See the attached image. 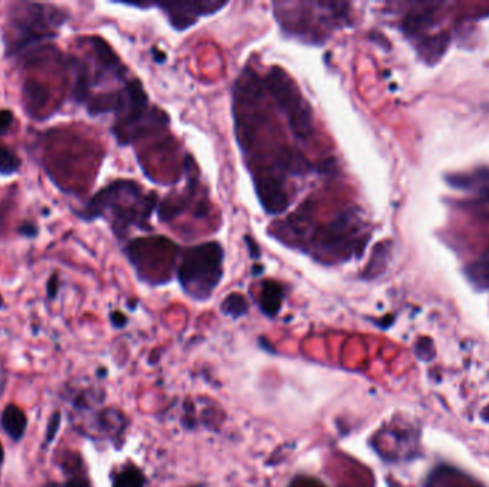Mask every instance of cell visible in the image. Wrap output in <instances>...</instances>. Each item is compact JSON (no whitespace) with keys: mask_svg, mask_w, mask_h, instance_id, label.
Masks as SVG:
<instances>
[{"mask_svg":"<svg viewBox=\"0 0 489 487\" xmlns=\"http://www.w3.org/2000/svg\"><path fill=\"white\" fill-rule=\"evenodd\" d=\"M156 202V193L143 194V190L135 181L119 180L101 190L90 201L86 218L96 219L106 211H112L116 233H125L129 226H138L148 230Z\"/></svg>","mask_w":489,"mask_h":487,"instance_id":"1","label":"cell"},{"mask_svg":"<svg viewBox=\"0 0 489 487\" xmlns=\"http://www.w3.org/2000/svg\"><path fill=\"white\" fill-rule=\"evenodd\" d=\"M275 16L283 32L311 43H324L328 36L349 21L348 4L307 2L275 4Z\"/></svg>","mask_w":489,"mask_h":487,"instance_id":"2","label":"cell"},{"mask_svg":"<svg viewBox=\"0 0 489 487\" xmlns=\"http://www.w3.org/2000/svg\"><path fill=\"white\" fill-rule=\"evenodd\" d=\"M224 247L207 242L189 247L176 264V277L185 295L197 302H207L224 277Z\"/></svg>","mask_w":489,"mask_h":487,"instance_id":"3","label":"cell"},{"mask_svg":"<svg viewBox=\"0 0 489 487\" xmlns=\"http://www.w3.org/2000/svg\"><path fill=\"white\" fill-rule=\"evenodd\" d=\"M263 87L269 91L279 112L285 116L290 133L298 142H309L315 135L314 112L309 102L282 67H270Z\"/></svg>","mask_w":489,"mask_h":487,"instance_id":"4","label":"cell"},{"mask_svg":"<svg viewBox=\"0 0 489 487\" xmlns=\"http://www.w3.org/2000/svg\"><path fill=\"white\" fill-rule=\"evenodd\" d=\"M363 223L356 208L346 209L334 220L315 230L312 249L318 254H326L336 262L359 257L366 246L369 235H362Z\"/></svg>","mask_w":489,"mask_h":487,"instance_id":"5","label":"cell"},{"mask_svg":"<svg viewBox=\"0 0 489 487\" xmlns=\"http://www.w3.org/2000/svg\"><path fill=\"white\" fill-rule=\"evenodd\" d=\"M228 5L229 4L226 2H207V0H201V2L149 4L148 8H159L166 16L170 26L177 32H183L192 28L201 18L215 15Z\"/></svg>","mask_w":489,"mask_h":487,"instance_id":"6","label":"cell"},{"mask_svg":"<svg viewBox=\"0 0 489 487\" xmlns=\"http://www.w3.org/2000/svg\"><path fill=\"white\" fill-rule=\"evenodd\" d=\"M285 287L275 280H265L258 298L259 310L269 319H275L285 302Z\"/></svg>","mask_w":489,"mask_h":487,"instance_id":"7","label":"cell"},{"mask_svg":"<svg viewBox=\"0 0 489 487\" xmlns=\"http://www.w3.org/2000/svg\"><path fill=\"white\" fill-rule=\"evenodd\" d=\"M0 425L9 437L15 442H19L26 432L28 427V418L26 415L15 405H8L0 418Z\"/></svg>","mask_w":489,"mask_h":487,"instance_id":"8","label":"cell"},{"mask_svg":"<svg viewBox=\"0 0 489 487\" xmlns=\"http://www.w3.org/2000/svg\"><path fill=\"white\" fill-rule=\"evenodd\" d=\"M449 43H451V36L446 32L439 33L434 38H427L419 45V52H421L422 59L428 65H436L442 59V56L446 53Z\"/></svg>","mask_w":489,"mask_h":487,"instance_id":"9","label":"cell"},{"mask_svg":"<svg viewBox=\"0 0 489 487\" xmlns=\"http://www.w3.org/2000/svg\"><path fill=\"white\" fill-rule=\"evenodd\" d=\"M146 483L143 471L138 466L128 463L114 476L112 487H146Z\"/></svg>","mask_w":489,"mask_h":487,"instance_id":"10","label":"cell"},{"mask_svg":"<svg viewBox=\"0 0 489 487\" xmlns=\"http://www.w3.org/2000/svg\"><path fill=\"white\" fill-rule=\"evenodd\" d=\"M25 102L32 111H39L43 108L49 99V90L45 84L36 80H29L25 84Z\"/></svg>","mask_w":489,"mask_h":487,"instance_id":"11","label":"cell"},{"mask_svg":"<svg viewBox=\"0 0 489 487\" xmlns=\"http://www.w3.org/2000/svg\"><path fill=\"white\" fill-rule=\"evenodd\" d=\"M221 312L232 319H241L249 312V303L246 298L241 293H231L225 298L221 305Z\"/></svg>","mask_w":489,"mask_h":487,"instance_id":"12","label":"cell"},{"mask_svg":"<svg viewBox=\"0 0 489 487\" xmlns=\"http://www.w3.org/2000/svg\"><path fill=\"white\" fill-rule=\"evenodd\" d=\"M389 247H390L389 242H382L373 249L372 257H370L369 264L365 270V274L368 279L378 276L386 267L388 257H389Z\"/></svg>","mask_w":489,"mask_h":487,"instance_id":"13","label":"cell"},{"mask_svg":"<svg viewBox=\"0 0 489 487\" xmlns=\"http://www.w3.org/2000/svg\"><path fill=\"white\" fill-rule=\"evenodd\" d=\"M466 273L471 281H473L476 286L489 287V252L482 259L472 263Z\"/></svg>","mask_w":489,"mask_h":487,"instance_id":"14","label":"cell"},{"mask_svg":"<svg viewBox=\"0 0 489 487\" xmlns=\"http://www.w3.org/2000/svg\"><path fill=\"white\" fill-rule=\"evenodd\" d=\"M429 22V13L422 12V13H410L402 23V29L407 35L415 36L421 30H424L428 26Z\"/></svg>","mask_w":489,"mask_h":487,"instance_id":"15","label":"cell"},{"mask_svg":"<svg viewBox=\"0 0 489 487\" xmlns=\"http://www.w3.org/2000/svg\"><path fill=\"white\" fill-rule=\"evenodd\" d=\"M21 167L19 157L5 146H0V173L11 174Z\"/></svg>","mask_w":489,"mask_h":487,"instance_id":"16","label":"cell"},{"mask_svg":"<svg viewBox=\"0 0 489 487\" xmlns=\"http://www.w3.org/2000/svg\"><path fill=\"white\" fill-rule=\"evenodd\" d=\"M60 422H62V416L59 412L53 413L49 423H48V430H46V442L48 443H52L53 439L56 437L57 432H59V427H60Z\"/></svg>","mask_w":489,"mask_h":487,"instance_id":"17","label":"cell"},{"mask_svg":"<svg viewBox=\"0 0 489 487\" xmlns=\"http://www.w3.org/2000/svg\"><path fill=\"white\" fill-rule=\"evenodd\" d=\"M13 123V113L11 111H0V135L9 130Z\"/></svg>","mask_w":489,"mask_h":487,"instance_id":"18","label":"cell"},{"mask_svg":"<svg viewBox=\"0 0 489 487\" xmlns=\"http://www.w3.org/2000/svg\"><path fill=\"white\" fill-rule=\"evenodd\" d=\"M245 243H246V247H248V250H249V254H251V257L252 259H259L260 257V252H259V246H258V243L252 239V237H249V236H246L245 237Z\"/></svg>","mask_w":489,"mask_h":487,"instance_id":"19","label":"cell"},{"mask_svg":"<svg viewBox=\"0 0 489 487\" xmlns=\"http://www.w3.org/2000/svg\"><path fill=\"white\" fill-rule=\"evenodd\" d=\"M57 290H59V281H57V276H56V274H53V276L50 277V280L48 281V296H49L50 299L56 298V295H57Z\"/></svg>","mask_w":489,"mask_h":487,"instance_id":"20","label":"cell"},{"mask_svg":"<svg viewBox=\"0 0 489 487\" xmlns=\"http://www.w3.org/2000/svg\"><path fill=\"white\" fill-rule=\"evenodd\" d=\"M111 320H112V323H114L115 328H123V326L128 323L126 316H125L123 313H121V312H114V313L111 315Z\"/></svg>","mask_w":489,"mask_h":487,"instance_id":"21","label":"cell"},{"mask_svg":"<svg viewBox=\"0 0 489 487\" xmlns=\"http://www.w3.org/2000/svg\"><path fill=\"white\" fill-rule=\"evenodd\" d=\"M65 487H90V484H89V481H87L86 478H83V477H75V478H70V480L65 484Z\"/></svg>","mask_w":489,"mask_h":487,"instance_id":"22","label":"cell"},{"mask_svg":"<svg viewBox=\"0 0 489 487\" xmlns=\"http://www.w3.org/2000/svg\"><path fill=\"white\" fill-rule=\"evenodd\" d=\"M21 232L26 236H33V235H36V228L32 225H26V226L21 228Z\"/></svg>","mask_w":489,"mask_h":487,"instance_id":"23","label":"cell"},{"mask_svg":"<svg viewBox=\"0 0 489 487\" xmlns=\"http://www.w3.org/2000/svg\"><path fill=\"white\" fill-rule=\"evenodd\" d=\"M4 459H5V449H4V444L0 443V467H2Z\"/></svg>","mask_w":489,"mask_h":487,"instance_id":"24","label":"cell"},{"mask_svg":"<svg viewBox=\"0 0 489 487\" xmlns=\"http://www.w3.org/2000/svg\"><path fill=\"white\" fill-rule=\"evenodd\" d=\"M482 416H483V419H485V420H488V422H489V408H486V409L482 412Z\"/></svg>","mask_w":489,"mask_h":487,"instance_id":"25","label":"cell"},{"mask_svg":"<svg viewBox=\"0 0 489 487\" xmlns=\"http://www.w3.org/2000/svg\"><path fill=\"white\" fill-rule=\"evenodd\" d=\"M0 308H4V299H2V296H0Z\"/></svg>","mask_w":489,"mask_h":487,"instance_id":"26","label":"cell"},{"mask_svg":"<svg viewBox=\"0 0 489 487\" xmlns=\"http://www.w3.org/2000/svg\"><path fill=\"white\" fill-rule=\"evenodd\" d=\"M193 487H207V486L205 484H194Z\"/></svg>","mask_w":489,"mask_h":487,"instance_id":"27","label":"cell"}]
</instances>
